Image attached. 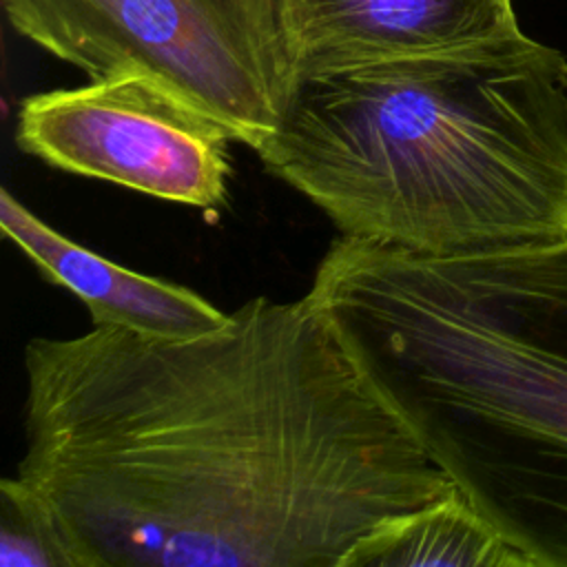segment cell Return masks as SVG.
I'll return each instance as SVG.
<instances>
[{
  "mask_svg": "<svg viewBox=\"0 0 567 567\" xmlns=\"http://www.w3.org/2000/svg\"><path fill=\"white\" fill-rule=\"evenodd\" d=\"M24 454L86 567H343L456 485L303 295L219 330L24 348Z\"/></svg>",
  "mask_w": 567,
  "mask_h": 567,
  "instance_id": "1",
  "label": "cell"
},
{
  "mask_svg": "<svg viewBox=\"0 0 567 567\" xmlns=\"http://www.w3.org/2000/svg\"><path fill=\"white\" fill-rule=\"evenodd\" d=\"M306 295L452 483L567 567V235L456 252L339 237Z\"/></svg>",
  "mask_w": 567,
  "mask_h": 567,
  "instance_id": "2",
  "label": "cell"
},
{
  "mask_svg": "<svg viewBox=\"0 0 567 567\" xmlns=\"http://www.w3.org/2000/svg\"><path fill=\"white\" fill-rule=\"evenodd\" d=\"M264 168L352 237L456 252L567 235V60L523 29L297 80Z\"/></svg>",
  "mask_w": 567,
  "mask_h": 567,
  "instance_id": "3",
  "label": "cell"
},
{
  "mask_svg": "<svg viewBox=\"0 0 567 567\" xmlns=\"http://www.w3.org/2000/svg\"><path fill=\"white\" fill-rule=\"evenodd\" d=\"M16 33L91 80L146 78L257 151L297 75L272 0H2Z\"/></svg>",
  "mask_w": 567,
  "mask_h": 567,
  "instance_id": "4",
  "label": "cell"
},
{
  "mask_svg": "<svg viewBox=\"0 0 567 567\" xmlns=\"http://www.w3.org/2000/svg\"><path fill=\"white\" fill-rule=\"evenodd\" d=\"M233 135L164 86L120 75L24 97L16 144L73 175L215 210L226 204Z\"/></svg>",
  "mask_w": 567,
  "mask_h": 567,
  "instance_id": "5",
  "label": "cell"
},
{
  "mask_svg": "<svg viewBox=\"0 0 567 567\" xmlns=\"http://www.w3.org/2000/svg\"><path fill=\"white\" fill-rule=\"evenodd\" d=\"M297 80L520 31L514 0H272Z\"/></svg>",
  "mask_w": 567,
  "mask_h": 567,
  "instance_id": "6",
  "label": "cell"
},
{
  "mask_svg": "<svg viewBox=\"0 0 567 567\" xmlns=\"http://www.w3.org/2000/svg\"><path fill=\"white\" fill-rule=\"evenodd\" d=\"M0 226L47 281L71 290L86 306L93 326L190 339L219 330L230 319L186 286L135 272L64 237L7 188L0 193Z\"/></svg>",
  "mask_w": 567,
  "mask_h": 567,
  "instance_id": "7",
  "label": "cell"
},
{
  "mask_svg": "<svg viewBox=\"0 0 567 567\" xmlns=\"http://www.w3.org/2000/svg\"><path fill=\"white\" fill-rule=\"evenodd\" d=\"M540 567L458 487L363 538L343 567Z\"/></svg>",
  "mask_w": 567,
  "mask_h": 567,
  "instance_id": "8",
  "label": "cell"
},
{
  "mask_svg": "<svg viewBox=\"0 0 567 567\" xmlns=\"http://www.w3.org/2000/svg\"><path fill=\"white\" fill-rule=\"evenodd\" d=\"M0 567H86L55 505L18 476L0 481Z\"/></svg>",
  "mask_w": 567,
  "mask_h": 567,
  "instance_id": "9",
  "label": "cell"
}]
</instances>
